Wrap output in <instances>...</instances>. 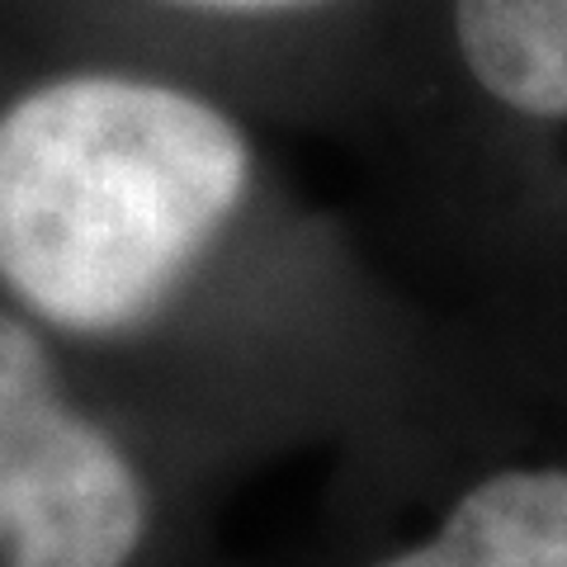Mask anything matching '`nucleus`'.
I'll list each match as a JSON object with an SVG mask.
<instances>
[{
	"mask_svg": "<svg viewBox=\"0 0 567 567\" xmlns=\"http://www.w3.org/2000/svg\"><path fill=\"white\" fill-rule=\"evenodd\" d=\"M464 66L492 100L567 118V0H454Z\"/></svg>",
	"mask_w": 567,
	"mask_h": 567,
	"instance_id": "20e7f679",
	"label": "nucleus"
},
{
	"mask_svg": "<svg viewBox=\"0 0 567 567\" xmlns=\"http://www.w3.org/2000/svg\"><path fill=\"white\" fill-rule=\"evenodd\" d=\"M171 6L213 10V14H275V10H298V6H312V0H171Z\"/></svg>",
	"mask_w": 567,
	"mask_h": 567,
	"instance_id": "39448f33",
	"label": "nucleus"
},
{
	"mask_svg": "<svg viewBox=\"0 0 567 567\" xmlns=\"http://www.w3.org/2000/svg\"><path fill=\"white\" fill-rule=\"evenodd\" d=\"M251 185L208 100L81 71L0 114V284L62 331H123L181 289Z\"/></svg>",
	"mask_w": 567,
	"mask_h": 567,
	"instance_id": "f257e3e1",
	"label": "nucleus"
},
{
	"mask_svg": "<svg viewBox=\"0 0 567 567\" xmlns=\"http://www.w3.org/2000/svg\"><path fill=\"white\" fill-rule=\"evenodd\" d=\"M147 496L114 440L62 398L43 341L0 312V554L6 567H128Z\"/></svg>",
	"mask_w": 567,
	"mask_h": 567,
	"instance_id": "f03ea898",
	"label": "nucleus"
},
{
	"mask_svg": "<svg viewBox=\"0 0 567 567\" xmlns=\"http://www.w3.org/2000/svg\"><path fill=\"white\" fill-rule=\"evenodd\" d=\"M374 567H567V473H496L450 511L435 539Z\"/></svg>",
	"mask_w": 567,
	"mask_h": 567,
	"instance_id": "7ed1b4c3",
	"label": "nucleus"
}]
</instances>
